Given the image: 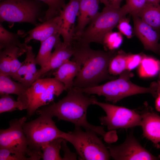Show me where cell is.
Here are the masks:
<instances>
[{"mask_svg":"<svg viewBox=\"0 0 160 160\" xmlns=\"http://www.w3.org/2000/svg\"><path fill=\"white\" fill-rule=\"evenodd\" d=\"M157 84L158 85V86L156 92L157 95H158V94L160 93V73L159 76V79L158 81V82H157Z\"/></svg>","mask_w":160,"mask_h":160,"instance_id":"cell-40","label":"cell"},{"mask_svg":"<svg viewBox=\"0 0 160 160\" xmlns=\"http://www.w3.org/2000/svg\"><path fill=\"white\" fill-rule=\"evenodd\" d=\"M160 71V61L152 57L143 55L138 68V73L140 77H153Z\"/></svg>","mask_w":160,"mask_h":160,"instance_id":"cell-23","label":"cell"},{"mask_svg":"<svg viewBox=\"0 0 160 160\" xmlns=\"http://www.w3.org/2000/svg\"><path fill=\"white\" fill-rule=\"evenodd\" d=\"M134 76L130 71L126 70L116 79L92 87L77 88L82 92L88 95L96 94L105 97L106 100L116 103L123 98L139 94L150 93L154 97L157 96V83H152L149 87L138 86L132 82L130 79Z\"/></svg>","mask_w":160,"mask_h":160,"instance_id":"cell-3","label":"cell"},{"mask_svg":"<svg viewBox=\"0 0 160 160\" xmlns=\"http://www.w3.org/2000/svg\"><path fill=\"white\" fill-rule=\"evenodd\" d=\"M67 141L64 139L62 143V148L64 154L62 160H76V156L75 153L71 152L67 145Z\"/></svg>","mask_w":160,"mask_h":160,"instance_id":"cell-36","label":"cell"},{"mask_svg":"<svg viewBox=\"0 0 160 160\" xmlns=\"http://www.w3.org/2000/svg\"><path fill=\"white\" fill-rule=\"evenodd\" d=\"M25 53L26 57L25 60L27 63L28 71L25 77L21 83L28 89L35 81V77L38 70L36 67L35 55L31 46H28Z\"/></svg>","mask_w":160,"mask_h":160,"instance_id":"cell-25","label":"cell"},{"mask_svg":"<svg viewBox=\"0 0 160 160\" xmlns=\"http://www.w3.org/2000/svg\"><path fill=\"white\" fill-rule=\"evenodd\" d=\"M125 4L132 16L137 15L147 2L146 0H126Z\"/></svg>","mask_w":160,"mask_h":160,"instance_id":"cell-32","label":"cell"},{"mask_svg":"<svg viewBox=\"0 0 160 160\" xmlns=\"http://www.w3.org/2000/svg\"><path fill=\"white\" fill-rule=\"evenodd\" d=\"M97 135L92 131L84 132L81 127L75 126L73 132H64L63 138L73 145L81 160H109V150Z\"/></svg>","mask_w":160,"mask_h":160,"instance_id":"cell-6","label":"cell"},{"mask_svg":"<svg viewBox=\"0 0 160 160\" xmlns=\"http://www.w3.org/2000/svg\"><path fill=\"white\" fill-rule=\"evenodd\" d=\"M134 31L144 48L160 55V32L143 21L137 15L132 16Z\"/></svg>","mask_w":160,"mask_h":160,"instance_id":"cell-14","label":"cell"},{"mask_svg":"<svg viewBox=\"0 0 160 160\" xmlns=\"http://www.w3.org/2000/svg\"><path fill=\"white\" fill-rule=\"evenodd\" d=\"M28 88L21 83L16 82L11 77L0 74V94H13L17 96V100L21 103L25 109L28 104Z\"/></svg>","mask_w":160,"mask_h":160,"instance_id":"cell-18","label":"cell"},{"mask_svg":"<svg viewBox=\"0 0 160 160\" xmlns=\"http://www.w3.org/2000/svg\"><path fill=\"white\" fill-rule=\"evenodd\" d=\"M73 87L68 91L67 95L57 102L42 107L36 112L38 114L56 117L59 120L71 122L75 126L82 127L86 131H92L108 138V133L102 126L89 123L87 120V111L89 106L94 105L97 100L94 96H89Z\"/></svg>","mask_w":160,"mask_h":160,"instance_id":"cell-1","label":"cell"},{"mask_svg":"<svg viewBox=\"0 0 160 160\" xmlns=\"http://www.w3.org/2000/svg\"><path fill=\"white\" fill-rule=\"evenodd\" d=\"M143 55L140 54H128L126 59V70L130 71L140 64Z\"/></svg>","mask_w":160,"mask_h":160,"instance_id":"cell-34","label":"cell"},{"mask_svg":"<svg viewBox=\"0 0 160 160\" xmlns=\"http://www.w3.org/2000/svg\"><path fill=\"white\" fill-rule=\"evenodd\" d=\"M123 40V37L120 32L111 31L105 35L102 44L110 51L115 50L121 46Z\"/></svg>","mask_w":160,"mask_h":160,"instance_id":"cell-29","label":"cell"},{"mask_svg":"<svg viewBox=\"0 0 160 160\" xmlns=\"http://www.w3.org/2000/svg\"><path fill=\"white\" fill-rule=\"evenodd\" d=\"M127 54L123 51L117 52L111 60L108 70L112 76L120 75L126 70V59Z\"/></svg>","mask_w":160,"mask_h":160,"instance_id":"cell-26","label":"cell"},{"mask_svg":"<svg viewBox=\"0 0 160 160\" xmlns=\"http://www.w3.org/2000/svg\"><path fill=\"white\" fill-rule=\"evenodd\" d=\"M65 90L64 84L55 77L39 78L28 89V104L26 109L28 117L39 108L45 106Z\"/></svg>","mask_w":160,"mask_h":160,"instance_id":"cell-8","label":"cell"},{"mask_svg":"<svg viewBox=\"0 0 160 160\" xmlns=\"http://www.w3.org/2000/svg\"><path fill=\"white\" fill-rule=\"evenodd\" d=\"M155 30H160V4L147 3L137 15Z\"/></svg>","mask_w":160,"mask_h":160,"instance_id":"cell-20","label":"cell"},{"mask_svg":"<svg viewBox=\"0 0 160 160\" xmlns=\"http://www.w3.org/2000/svg\"><path fill=\"white\" fill-rule=\"evenodd\" d=\"M54 52L51 54L49 60L43 67L38 70L35 81L47 74L53 73L64 63L70 60L73 56V49L72 45H67L60 39L55 44Z\"/></svg>","mask_w":160,"mask_h":160,"instance_id":"cell-13","label":"cell"},{"mask_svg":"<svg viewBox=\"0 0 160 160\" xmlns=\"http://www.w3.org/2000/svg\"><path fill=\"white\" fill-rule=\"evenodd\" d=\"M22 34L11 32L6 29L0 23V49L2 50L12 47H17L27 51V44L21 43L19 37Z\"/></svg>","mask_w":160,"mask_h":160,"instance_id":"cell-22","label":"cell"},{"mask_svg":"<svg viewBox=\"0 0 160 160\" xmlns=\"http://www.w3.org/2000/svg\"><path fill=\"white\" fill-rule=\"evenodd\" d=\"M128 13L129 10L125 4L119 8L105 7L76 38L77 42L81 44L95 42L102 44L105 35L111 31L120 20Z\"/></svg>","mask_w":160,"mask_h":160,"instance_id":"cell-4","label":"cell"},{"mask_svg":"<svg viewBox=\"0 0 160 160\" xmlns=\"http://www.w3.org/2000/svg\"><path fill=\"white\" fill-rule=\"evenodd\" d=\"M96 105L102 108L106 115L100 118L102 125L106 126L109 130L120 128H128L140 126L142 115L133 110L109 103L94 101Z\"/></svg>","mask_w":160,"mask_h":160,"instance_id":"cell-9","label":"cell"},{"mask_svg":"<svg viewBox=\"0 0 160 160\" xmlns=\"http://www.w3.org/2000/svg\"><path fill=\"white\" fill-rule=\"evenodd\" d=\"M0 74L10 77V57L5 50L0 51Z\"/></svg>","mask_w":160,"mask_h":160,"instance_id":"cell-31","label":"cell"},{"mask_svg":"<svg viewBox=\"0 0 160 160\" xmlns=\"http://www.w3.org/2000/svg\"><path fill=\"white\" fill-rule=\"evenodd\" d=\"M100 0H79L77 23L74 30V38L79 36L87 25L99 12Z\"/></svg>","mask_w":160,"mask_h":160,"instance_id":"cell-16","label":"cell"},{"mask_svg":"<svg viewBox=\"0 0 160 160\" xmlns=\"http://www.w3.org/2000/svg\"><path fill=\"white\" fill-rule=\"evenodd\" d=\"M45 4L39 0H4L0 3V21L27 23L36 26L44 22Z\"/></svg>","mask_w":160,"mask_h":160,"instance_id":"cell-5","label":"cell"},{"mask_svg":"<svg viewBox=\"0 0 160 160\" xmlns=\"http://www.w3.org/2000/svg\"><path fill=\"white\" fill-rule=\"evenodd\" d=\"M142 115L140 126L144 136L155 144L160 142V116L151 109Z\"/></svg>","mask_w":160,"mask_h":160,"instance_id":"cell-17","label":"cell"},{"mask_svg":"<svg viewBox=\"0 0 160 160\" xmlns=\"http://www.w3.org/2000/svg\"><path fill=\"white\" fill-rule=\"evenodd\" d=\"M28 71V65L25 60L22 65L12 78L15 81L22 83Z\"/></svg>","mask_w":160,"mask_h":160,"instance_id":"cell-35","label":"cell"},{"mask_svg":"<svg viewBox=\"0 0 160 160\" xmlns=\"http://www.w3.org/2000/svg\"><path fill=\"white\" fill-rule=\"evenodd\" d=\"M27 119L23 116L13 119L9 122V128L0 129V148L22 152L30 157L28 142L23 128Z\"/></svg>","mask_w":160,"mask_h":160,"instance_id":"cell-10","label":"cell"},{"mask_svg":"<svg viewBox=\"0 0 160 160\" xmlns=\"http://www.w3.org/2000/svg\"><path fill=\"white\" fill-rule=\"evenodd\" d=\"M22 152L0 148V160H32Z\"/></svg>","mask_w":160,"mask_h":160,"instance_id":"cell-30","label":"cell"},{"mask_svg":"<svg viewBox=\"0 0 160 160\" xmlns=\"http://www.w3.org/2000/svg\"><path fill=\"white\" fill-rule=\"evenodd\" d=\"M79 10V0H69L60 12V16L62 23L60 35L65 44H72L75 27L74 24Z\"/></svg>","mask_w":160,"mask_h":160,"instance_id":"cell-12","label":"cell"},{"mask_svg":"<svg viewBox=\"0 0 160 160\" xmlns=\"http://www.w3.org/2000/svg\"><path fill=\"white\" fill-rule=\"evenodd\" d=\"M147 3L151 4H159L160 0H146Z\"/></svg>","mask_w":160,"mask_h":160,"instance_id":"cell-39","label":"cell"},{"mask_svg":"<svg viewBox=\"0 0 160 160\" xmlns=\"http://www.w3.org/2000/svg\"><path fill=\"white\" fill-rule=\"evenodd\" d=\"M64 139L58 137L43 144L41 146V156L43 160H61L60 154L62 143Z\"/></svg>","mask_w":160,"mask_h":160,"instance_id":"cell-24","label":"cell"},{"mask_svg":"<svg viewBox=\"0 0 160 160\" xmlns=\"http://www.w3.org/2000/svg\"><path fill=\"white\" fill-rule=\"evenodd\" d=\"M81 65L74 60H69L63 64L52 73L54 77L63 83L65 90L73 87V81L81 68Z\"/></svg>","mask_w":160,"mask_h":160,"instance_id":"cell-19","label":"cell"},{"mask_svg":"<svg viewBox=\"0 0 160 160\" xmlns=\"http://www.w3.org/2000/svg\"><path fill=\"white\" fill-rule=\"evenodd\" d=\"M48 6L44 21L60 15L62 8L65 4V0H39Z\"/></svg>","mask_w":160,"mask_h":160,"instance_id":"cell-28","label":"cell"},{"mask_svg":"<svg viewBox=\"0 0 160 160\" xmlns=\"http://www.w3.org/2000/svg\"><path fill=\"white\" fill-rule=\"evenodd\" d=\"M17 109L22 110L25 108L22 103L15 101L14 98L9 94L0 95V113L11 112Z\"/></svg>","mask_w":160,"mask_h":160,"instance_id":"cell-27","label":"cell"},{"mask_svg":"<svg viewBox=\"0 0 160 160\" xmlns=\"http://www.w3.org/2000/svg\"><path fill=\"white\" fill-rule=\"evenodd\" d=\"M117 53L115 50H94L90 44H76L74 47L73 60L79 63L81 67L73 80V87H91L98 85L103 81L115 79L109 73L108 68L111 60Z\"/></svg>","mask_w":160,"mask_h":160,"instance_id":"cell-2","label":"cell"},{"mask_svg":"<svg viewBox=\"0 0 160 160\" xmlns=\"http://www.w3.org/2000/svg\"><path fill=\"white\" fill-rule=\"evenodd\" d=\"M23 128L31 152L41 155L43 144L57 138H63L64 132L57 127L52 117L43 114L40 115L33 121L25 122Z\"/></svg>","mask_w":160,"mask_h":160,"instance_id":"cell-7","label":"cell"},{"mask_svg":"<svg viewBox=\"0 0 160 160\" xmlns=\"http://www.w3.org/2000/svg\"><path fill=\"white\" fill-rule=\"evenodd\" d=\"M60 34H55L46 40L41 42V46L35 57L36 64L41 68L44 67L48 62L52 53V51L56 43L60 40Z\"/></svg>","mask_w":160,"mask_h":160,"instance_id":"cell-21","label":"cell"},{"mask_svg":"<svg viewBox=\"0 0 160 160\" xmlns=\"http://www.w3.org/2000/svg\"><path fill=\"white\" fill-rule=\"evenodd\" d=\"M129 22V19L124 17L120 20L117 28L120 32L130 39L132 36L133 30Z\"/></svg>","mask_w":160,"mask_h":160,"instance_id":"cell-33","label":"cell"},{"mask_svg":"<svg viewBox=\"0 0 160 160\" xmlns=\"http://www.w3.org/2000/svg\"><path fill=\"white\" fill-rule=\"evenodd\" d=\"M155 107L156 110L160 112V93L158 94L155 101Z\"/></svg>","mask_w":160,"mask_h":160,"instance_id":"cell-38","label":"cell"},{"mask_svg":"<svg viewBox=\"0 0 160 160\" xmlns=\"http://www.w3.org/2000/svg\"><path fill=\"white\" fill-rule=\"evenodd\" d=\"M123 0H100V2L103 4L105 7L115 8L120 7Z\"/></svg>","mask_w":160,"mask_h":160,"instance_id":"cell-37","label":"cell"},{"mask_svg":"<svg viewBox=\"0 0 160 160\" xmlns=\"http://www.w3.org/2000/svg\"><path fill=\"white\" fill-rule=\"evenodd\" d=\"M107 148L111 156L116 160H158L156 157L143 148L134 137L130 134L122 144L108 145Z\"/></svg>","mask_w":160,"mask_h":160,"instance_id":"cell-11","label":"cell"},{"mask_svg":"<svg viewBox=\"0 0 160 160\" xmlns=\"http://www.w3.org/2000/svg\"><path fill=\"white\" fill-rule=\"evenodd\" d=\"M61 23L60 17L59 15L40 23L34 28L23 33L24 36L28 35L24 42L27 44L33 39L41 42L55 34H60Z\"/></svg>","mask_w":160,"mask_h":160,"instance_id":"cell-15","label":"cell"},{"mask_svg":"<svg viewBox=\"0 0 160 160\" xmlns=\"http://www.w3.org/2000/svg\"></svg>","mask_w":160,"mask_h":160,"instance_id":"cell-41","label":"cell"}]
</instances>
